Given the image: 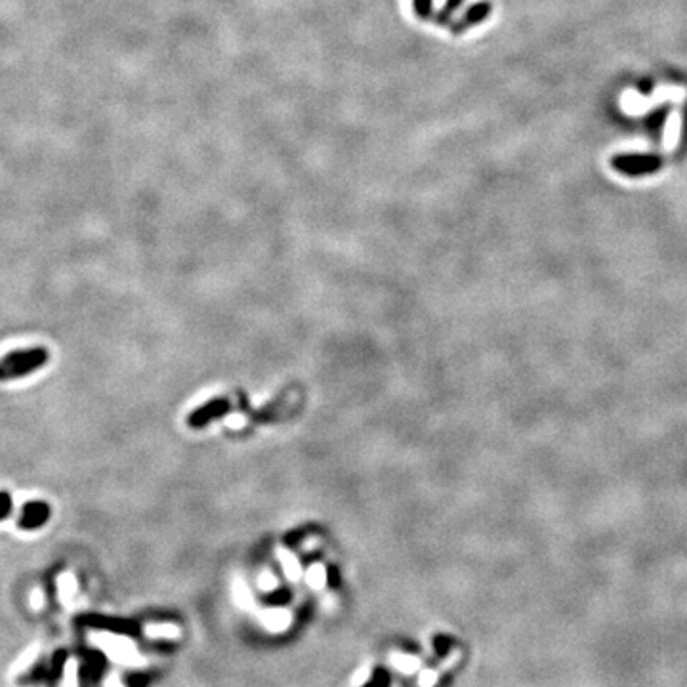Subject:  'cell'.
Listing matches in <instances>:
<instances>
[{
    "instance_id": "cell-9",
    "label": "cell",
    "mask_w": 687,
    "mask_h": 687,
    "mask_svg": "<svg viewBox=\"0 0 687 687\" xmlns=\"http://www.w3.org/2000/svg\"><path fill=\"white\" fill-rule=\"evenodd\" d=\"M77 590H79V586H77V580L71 575H62L57 578V594H59L62 603L69 605L73 598L77 596Z\"/></svg>"
},
{
    "instance_id": "cell-13",
    "label": "cell",
    "mask_w": 687,
    "mask_h": 687,
    "mask_svg": "<svg viewBox=\"0 0 687 687\" xmlns=\"http://www.w3.org/2000/svg\"><path fill=\"white\" fill-rule=\"evenodd\" d=\"M62 687H79V664L73 659L65 663Z\"/></svg>"
},
{
    "instance_id": "cell-22",
    "label": "cell",
    "mask_w": 687,
    "mask_h": 687,
    "mask_svg": "<svg viewBox=\"0 0 687 687\" xmlns=\"http://www.w3.org/2000/svg\"><path fill=\"white\" fill-rule=\"evenodd\" d=\"M434 681H435L434 674H432V672L428 674V672H426V674H422V678H420V686H422V687H430V686H432V684H434Z\"/></svg>"
},
{
    "instance_id": "cell-15",
    "label": "cell",
    "mask_w": 687,
    "mask_h": 687,
    "mask_svg": "<svg viewBox=\"0 0 687 687\" xmlns=\"http://www.w3.org/2000/svg\"><path fill=\"white\" fill-rule=\"evenodd\" d=\"M306 580H308V585L311 586L313 590H321L324 586V583H327V573H324V569L321 567V565H313V567H309L308 575H306Z\"/></svg>"
},
{
    "instance_id": "cell-23",
    "label": "cell",
    "mask_w": 687,
    "mask_h": 687,
    "mask_svg": "<svg viewBox=\"0 0 687 687\" xmlns=\"http://www.w3.org/2000/svg\"><path fill=\"white\" fill-rule=\"evenodd\" d=\"M640 92L643 95H649L651 92H653V84H651V80H643V82H640Z\"/></svg>"
},
{
    "instance_id": "cell-17",
    "label": "cell",
    "mask_w": 687,
    "mask_h": 687,
    "mask_svg": "<svg viewBox=\"0 0 687 687\" xmlns=\"http://www.w3.org/2000/svg\"><path fill=\"white\" fill-rule=\"evenodd\" d=\"M283 565L284 573H286V577L291 578V580H296V578L300 577V565H298V561L294 560L293 556H283Z\"/></svg>"
},
{
    "instance_id": "cell-25",
    "label": "cell",
    "mask_w": 687,
    "mask_h": 687,
    "mask_svg": "<svg viewBox=\"0 0 687 687\" xmlns=\"http://www.w3.org/2000/svg\"><path fill=\"white\" fill-rule=\"evenodd\" d=\"M2 498H4V512H2V520H6V517H8V512H10V495L8 493H2Z\"/></svg>"
},
{
    "instance_id": "cell-14",
    "label": "cell",
    "mask_w": 687,
    "mask_h": 687,
    "mask_svg": "<svg viewBox=\"0 0 687 687\" xmlns=\"http://www.w3.org/2000/svg\"><path fill=\"white\" fill-rule=\"evenodd\" d=\"M412 10H414V16L422 21H428L435 16L434 0H412Z\"/></svg>"
},
{
    "instance_id": "cell-21",
    "label": "cell",
    "mask_w": 687,
    "mask_h": 687,
    "mask_svg": "<svg viewBox=\"0 0 687 687\" xmlns=\"http://www.w3.org/2000/svg\"><path fill=\"white\" fill-rule=\"evenodd\" d=\"M258 585H260V588L262 590H266V592H269V590H273L277 586V580L271 575H264V577H260V580H258Z\"/></svg>"
},
{
    "instance_id": "cell-5",
    "label": "cell",
    "mask_w": 687,
    "mask_h": 687,
    "mask_svg": "<svg viewBox=\"0 0 687 687\" xmlns=\"http://www.w3.org/2000/svg\"><path fill=\"white\" fill-rule=\"evenodd\" d=\"M229 409H231L229 401H226V399H214V401H208L206 405H203L201 409H195V411L191 412L190 419H187V424L191 428H203L210 420L223 416L226 412H229Z\"/></svg>"
},
{
    "instance_id": "cell-7",
    "label": "cell",
    "mask_w": 687,
    "mask_h": 687,
    "mask_svg": "<svg viewBox=\"0 0 687 687\" xmlns=\"http://www.w3.org/2000/svg\"><path fill=\"white\" fill-rule=\"evenodd\" d=\"M668 113H670V105L664 103V105H661L659 109L651 111L648 117L643 119L649 136H651V142L657 143V145H659L661 140H663V130H664V125H666V119H668Z\"/></svg>"
},
{
    "instance_id": "cell-10",
    "label": "cell",
    "mask_w": 687,
    "mask_h": 687,
    "mask_svg": "<svg viewBox=\"0 0 687 687\" xmlns=\"http://www.w3.org/2000/svg\"><path fill=\"white\" fill-rule=\"evenodd\" d=\"M466 0H445L443 2V6L439 8V12H435V16L432 17V21H434L435 25H447L450 21V17L455 16L458 12V8L464 4Z\"/></svg>"
},
{
    "instance_id": "cell-6",
    "label": "cell",
    "mask_w": 687,
    "mask_h": 687,
    "mask_svg": "<svg viewBox=\"0 0 687 687\" xmlns=\"http://www.w3.org/2000/svg\"><path fill=\"white\" fill-rule=\"evenodd\" d=\"M260 621L271 632H283L293 623V613L283 607H271L262 613Z\"/></svg>"
},
{
    "instance_id": "cell-1",
    "label": "cell",
    "mask_w": 687,
    "mask_h": 687,
    "mask_svg": "<svg viewBox=\"0 0 687 687\" xmlns=\"http://www.w3.org/2000/svg\"><path fill=\"white\" fill-rule=\"evenodd\" d=\"M90 643L107 653L111 661L122 664V666H138L143 663L142 655L138 653L134 641L125 636H117L111 632H92Z\"/></svg>"
},
{
    "instance_id": "cell-12",
    "label": "cell",
    "mask_w": 687,
    "mask_h": 687,
    "mask_svg": "<svg viewBox=\"0 0 687 687\" xmlns=\"http://www.w3.org/2000/svg\"><path fill=\"white\" fill-rule=\"evenodd\" d=\"M392 663H394L395 668H399L405 674H411L419 668V659H414L411 655H403V653H395L392 657Z\"/></svg>"
},
{
    "instance_id": "cell-19",
    "label": "cell",
    "mask_w": 687,
    "mask_h": 687,
    "mask_svg": "<svg viewBox=\"0 0 687 687\" xmlns=\"http://www.w3.org/2000/svg\"><path fill=\"white\" fill-rule=\"evenodd\" d=\"M684 125H681V138H679V147H678V153L679 155H686L687 153V103H686V109H684V120H681Z\"/></svg>"
},
{
    "instance_id": "cell-2",
    "label": "cell",
    "mask_w": 687,
    "mask_h": 687,
    "mask_svg": "<svg viewBox=\"0 0 687 687\" xmlns=\"http://www.w3.org/2000/svg\"><path fill=\"white\" fill-rule=\"evenodd\" d=\"M663 166L664 158L657 153H619L611 158V168L626 178L657 174Z\"/></svg>"
},
{
    "instance_id": "cell-11",
    "label": "cell",
    "mask_w": 687,
    "mask_h": 687,
    "mask_svg": "<svg viewBox=\"0 0 687 687\" xmlns=\"http://www.w3.org/2000/svg\"><path fill=\"white\" fill-rule=\"evenodd\" d=\"M37 657H39V645H33V648L25 649L24 653L16 659V663L12 664L10 672H12V674H21V672H25L27 668H31L33 664H35V661H37Z\"/></svg>"
},
{
    "instance_id": "cell-8",
    "label": "cell",
    "mask_w": 687,
    "mask_h": 687,
    "mask_svg": "<svg viewBox=\"0 0 687 687\" xmlns=\"http://www.w3.org/2000/svg\"><path fill=\"white\" fill-rule=\"evenodd\" d=\"M145 636L155 640H176L182 636V632L172 623H151L145 626Z\"/></svg>"
},
{
    "instance_id": "cell-20",
    "label": "cell",
    "mask_w": 687,
    "mask_h": 687,
    "mask_svg": "<svg viewBox=\"0 0 687 687\" xmlns=\"http://www.w3.org/2000/svg\"><path fill=\"white\" fill-rule=\"evenodd\" d=\"M29 605H31V609H35V611H39V609L44 607V596H42L40 590H33L31 596H29Z\"/></svg>"
},
{
    "instance_id": "cell-18",
    "label": "cell",
    "mask_w": 687,
    "mask_h": 687,
    "mask_svg": "<svg viewBox=\"0 0 687 687\" xmlns=\"http://www.w3.org/2000/svg\"><path fill=\"white\" fill-rule=\"evenodd\" d=\"M371 679V668H359V670L356 672V676L351 678V686L354 687H363L367 681Z\"/></svg>"
},
{
    "instance_id": "cell-24",
    "label": "cell",
    "mask_w": 687,
    "mask_h": 687,
    "mask_svg": "<svg viewBox=\"0 0 687 687\" xmlns=\"http://www.w3.org/2000/svg\"><path fill=\"white\" fill-rule=\"evenodd\" d=\"M105 687H125V684L117 676H109V678L105 679Z\"/></svg>"
},
{
    "instance_id": "cell-4",
    "label": "cell",
    "mask_w": 687,
    "mask_h": 687,
    "mask_svg": "<svg viewBox=\"0 0 687 687\" xmlns=\"http://www.w3.org/2000/svg\"><path fill=\"white\" fill-rule=\"evenodd\" d=\"M493 14V2L491 0H479L475 2L472 6H468L462 16H458L452 24H450V33L455 37H460L464 35L468 29H474L477 25H482L485 19H489V16Z\"/></svg>"
},
{
    "instance_id": "cell-3",
    "label": "cell",
    "mask_w": 687,
    "mask_h": 687,
    "mask_svg": "<svg viewBox=\"0 0 687 687\" xmlns=\"http://www.w3.org/2000/svg\"><path fill=\"white\" fill-rule=\"evenodd\" d=\"M48 359H50V354L44 348L12 351L2 359V380L8 382L12 378H21L25 374L37 371L42 365L48 363Z\"/></svg>"
},
{
    "instance_id": "cell-16",
    "label": "cell",
    "mask_w": 687,
    "mask_h": 687,
    "mask_svg": "<svg viewBox=\"0 0 687 687\" xmlns=\"http://www.w3.org/2000/svg\"><path fill=\"white\" fill-rule=\"evenodd\" d=\"M233 596H235V601H237L241 607H250L253 605V596L248 592V588L243 585H235L233 586Z\"/></svg>"
}]
</instances>
